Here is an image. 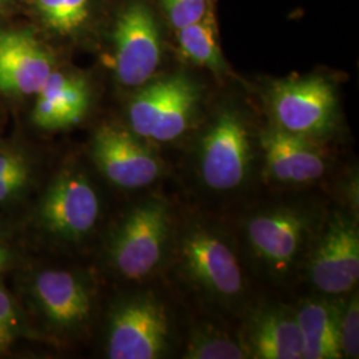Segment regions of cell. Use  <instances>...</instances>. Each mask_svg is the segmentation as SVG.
Returning a JSON list of instances; mask_svg holds the SVG:
<instances>
[{"label": "cell", "mask_w": 359, "mask_h": 359, "mask_svg": "<svg viewBox=\"0 0 359 359\" xmlns=\"http://www.w3.org/2000/svg\"><path fill=\"white\" fill-rule=\"evenodd\" d=\"M169 261L193 294L216 308L234 310L249 292L237 241L216 221L194 217L176 228Z\"/></svg>", "instance_id": "obj_1"}, {"label": "cell", "mask_w": 359, "mask_h": 359, "mask_svg": "<svg viewBox=\"0 0 359 359\" xmlns=\"http://www.w3.org/2000/svg\"><path fill=\"white\" fill-rule=\"evenodd\" d=\"M325 217L304 203L261 206L241 226L248 255L270 280L287 281L304 265Z\"/></svg>", "instance_id": "obj_2"}, {"label": "cell", "mask_w": 359, "mask_h": 359, "mask_svg": "<svg viewBox=\"0 0 359 359\" xmlns=\"http://www.w3.org/2000/svg\"><path fill=\"white\" fill-rule=\"evenodd\" d=\"M193 172L206 192L226 197L248 189L261 163L259 136L244 116L224 107L203 129L191 151Z\"/></svg>", "instance_id": "obj_3"}, {"label": "cell", "mask_w": 359, "mask_h": 359, "mask_svg": "<svg viewBox=\"0 0 359 359\" xmlns=\"http://www.w3.org/2000/svg\"><path fill=\"white\" fill-rule=\"evenodd\" d=\"M176 225L172 208L161 197L144 198L120 219L108 243V259L130 283H144L169 262Z\"/></svg>", "instance_id": "obj_4"}, {"label": "cell", "mask_w": 359, "mask_h": 359, "mask_svg": "<svg viewBox=\"0 0 359 359\" xmlns=\"http://www.w3.org/2000/svg\"><path fill=\"white\" fill-rule=\"evenodd\" d=\"M175 339V323L169 309L151 290L123 298L109 314L107 329L109 358H165L173 350Z\"/></svg>", "instance_id": "obj_5"}, {"label": "cell", "mask_w": 359, "mask_h": 359, "mask_svg": "<svg viewBox=\"0 0 359 359\" xmlns=\"http://www.w3.org/2000/svg\"><path fill=\"white\" fill-rule=\"evenodd\" d=\"M200 99V86L187 74L149 80L129 103L130 130L142 140L176 142L192 127Z\"/></svg>", "instance_id": "obj_6"}, {"label": "cell", "mask_w": 359, "mask_h": 359, "mask_svg": "<svg viewBox=\"0 0 359 359\" xmlns=\"http://www.w3.org/2000/svg\"><path fill=\"white\" fill-rule=\"evenodd\" d=\"M268 102L271 126L283 132L322 144L338 129V95L333 83L325 76L278 80L269 88Z\"/></svg>", "instance_id": "obj_7"}, {"label": "cell", "mask_w": 359, "mask_h": 359, "mask_svg": "<svg viewBox=\"0 0 359 359\" xmlns=\"http://www.w3.org/2000/svg\"><path fill=\"white\" fill-rule=\"evenodd\" d=\"M302 268L309 283L325 297H344L359 280V229L354 215L335 210L323 219Z\"/></svg>", "instance_id": "obj_8"}, {"label": "cell", "mask_w": 359, "mask_h": 359, "mask_svg": "<svg viewBox=\"0 0 359 359\" xmlns=\"http://www.w3.org/2000/svg\"><path fill=\"white\" fill-rule=\"evenodd\" d=\"M102 213L97 189L83 172L68 169L53 180L44 194L39 217L53 237L79 243L95 229Z\"/></svg>", "instance_id": "obj_9"}, {"label": "cell", "mask_w": 359, "mask_h": 359, "mask_svg": "<svg viewBox=\"0 0 359 359\" xmlns=\"http://www.w3.org/2000/svg\"><path fill=\"white\" fill-rule=\"evenodd\" d=\"M115 74L120 84L139 88L152 80L161 62V38L154 13L140 1L128 4L114 28Z\"/></svg>", "instance_id": "obj_10"}, {"label": "cell", "mask_w": 359, "mask_h": 359, "mask_svg": "<svg viewBox=\"0 0 359 359\" xmlns=\"http://www.w3.org/2000/svg\"><path fill=\"white\" fill-rule=\"evenodd\" d=\"M90 154L105 179L121 189H142L164 175L163 160L132 130L115 126L97 129Z\"/></svg>", "instance_id": "obj_11"}, {"label": "cell", "mask_w": 359, "mask_h": 359, "mask_svg": "<svg viewBox=\"0 0 359 359\" xmlns=\"http://www.w3.org/2000/svg\"><path fill=\"white\" fill-rule=\"evenodd\" d=\"M261 170L271 184L299 188L321 180L329 158L320 142L270 126L259 135Z\"/></svg>", "instance_id": "obj_12"}, {"label": "cell", "mask_w": 359, "mask_h": 359, "mask_svg": "<svg viewBox=\"0 0 359 359\" xmlns=\"http://www.w3.org/2000/svg\"><path fill=\"white\" fill-rule=\"evenodd\" d=\"M53 69L51 52L32 34L0 29V92L36 95Z\"/></svg>", "instance_id": "obj_13"}, {"label": "cell", "mask_w": 359, "mask_h": 359, "mask_svg": "<svg viewBox=\"0 0 359 359\" xmlns=\"http://www.w3.org/2000/svg\"><path fill=\"white\" fill-rule=\"evenodd\" d=\"M240 337L249 358L304 359V342L294 309L281 304L250 309Z\"/></svg>", "instance_id": "obj_14"}, {"label": "cell", "mask_w": 359, "mask_h": 359, "mask_svg": "<svg viewBox=\"0 0 359 359\" xmlns=\"http://www.w3.org/2000/svg\"><path fill=\"white\" fill-rule=\"evenodd\" d=\"M34 295L43 316L56 329L76 330L90 318V286L72 271L52 269L39 273Z\"/></svg>", "instance_id": "obj_15"}, {"label": "cell", "mask_w": 359, "mask_h": 359, "mask_svg": "<svg viewBox=\"0 0 359 359\" xmlns=\"http://www.w3.org/2000/svg\"><path fill=\"white\" fill-rule=\"evenodd\" d=\"M90 104V86L83 77L53 69L36 93L32 120L46 130L71 128L87 115Z\"/></svg>", "instance_id": "obj_16"}, {"label": "cell", "mask_w": 359, "mask_h": 359, "mask_svg": "<svg viewBox=\"0 0 359 359\" xmlns=\"http://www.w3.org/2000/svg\"><path fill=\"white\" fill-rule=\"evenodd\" d=\"M304 342V359L341 358L338 344V302L309 298L294 309Z\"/></svg>", "instance_id": "obj_17"}, {"label": "cell", "mask_w": 359, "mask_h": 359, "mask_svg": "<svg viewBox=\"0 0 359 359\" xmlns=\"http://www.w3.org/2000/svg\"><path fill=\"white\" fill-rule=\"evenodd\" d=\"M177 39L180 51L187 60L218 76L228 74L229 68L218 44L216 23L212 13H208L201 20L177 29Z\"/></svg>", "instance_id": "obj_18"}, {"label": "cell", "mask_w": 359, "mask_h": 359, "mask_svg": "<svg viewBox=\"0 0 359 359\" xmlns=\"http://www.w3.org/2000/svg\"><path fill=\"white\" fill-rule=\"evenodd\" d=\"M182 357L187 359L249 358L241 337H233L226 330L208 323L193 329Z\"/></svg>", "instance_id": "obj_19"}, {"label": "cell", "mask_w": 359, "mask_h": 359, "mask_svg": "<svg viewBox=\"0 0 359 359\" xmlns=\"http://www.w3.org/2000/svg\"><path fill=\"white\" fill-rule=\"evenodd\" d=\"M41 22L60 36H72L88 23L90 0H32Z\"/></svg>", "instance_id": "obj_20"}, {"label": "cell", "mask_w": 359, "mask_h": 359, "mask_svg": "<svg viewBox=\"0 0 359 359\" xmlns=\"http://www.w3.org/2000/svg\"><path fill=\"white\" fill-rule=\"evenodd\" d=\"M338 302V344L341 358H358L359 354V301L358 292L344 295Z\"/></svg>", "instance_id": "obj_21"}, {"label": "cell", "mask_w": 359, "mask_h": 359, "mask_svg": "<svg viewBox=\"0 0 359 359\" xmlns=\"http://www.w3.org/2000/svg\"><path fill=\"white\" fill-rule=\"evenodd\" d=\"M170 25L176 29L201 20L210 13L208 0H161Z\"/></svg>", "instance_id": "obj_22"}, {"label": "cell", "mask_w": 359, "mask_h": 359, "mask_svg": "<svg viewBox=\"0 0 359 359\" xmlns=\"http://www.w3.org/2000/svg\"><path fill=\"white\" fill-rule=\"evenodd\" d=\"M19 320L11 298L0 289V351L11 346L18 335Z\"/></svg>", "instance_id": "obj_23"}, {"label": "cell", "mask_w": 359, "mask_h": 359, "mask_svg": "<svg viewBox=\"0 0 359 359\" xmlns=\"http://www.w3.org/2000/svg\"><path fill=\"white\" fill-rule=\"evenodd\" d=\"M29 177V168L23 169L19 172H15L13 175L0 180V203L8 201L20 192L28 182Z\"/></svg>", "instance_id": "obj_24"}, {"label": "cell", "mask_w": 359, "mask_h": 359, "mask_svg": "<svg viewBox=\"0 0 359 359\" xmlns=\"http://www.w3.org/2000/svg\"><path fill=\"white\" fill-rule=\"evenodd\" d=\"M28 168V161L25 154L16 151L0 152V180Z\"/></svg>", "instance_id": "obj_25"}, {"label": "cell", "mask_w": 359, "mask_h": 359, "mask_svg": "<svg viewBox=\"0 0 359 359\" xmlns=\"http://www.w3.org/2000/svg\"><path fill=\"white\" fill-rule=\"evenodd\" d=\"M10 259H11L10 252L4 246L0 245V273L7 268Z\"/></svg>", "instance_id": "obj_26"}, {"label": "cell", "mask_w": 359, "mask_h": 359, "mask_svg": "<svg viewBox=\"0 0 359 359\" xmlns=\"http://www.w3.org/2000/svg\"><path fill=\"white\" fill-rule=\"evenodd\" d=\"M3 1H4V0H0V6H1V4H3Z\"/></svg>", "instance_id": "obj_27"}]
</instances>
